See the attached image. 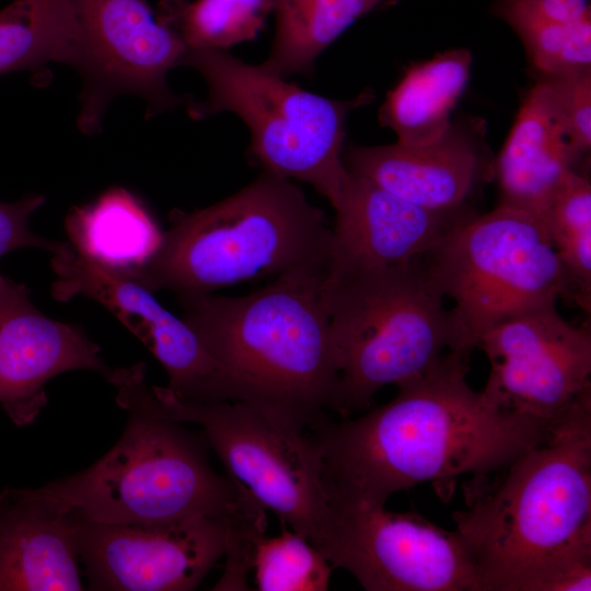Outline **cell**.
Returning a JSON list of instances; mask_svg holds the SVG:
<instances>
[{
	"label": "cell",
	"mask_w": 591,
	"mask_h": 591,
	"mask_svg": "<svg viewBox=\"0 0 591 591\" xmlns=\"http://www.w3.org/2000/svg\"><path fill=\"white\" fill-rule=\"evenodd\" d=\"M316 549L333 568L350 572L367 591H478L456 531L414 512L332 501Z\"/></svg>",
	"instance_id": "obj_12"
},
{
	"label": "cell",
	"mask_w": 591,
	"mask_h": 591,
	"mask_svg": "<svg viewBox=\"0 0 591 591\" xmlns=\"http://www.w3.org/2000/svg\"><path fill=\"white\" fill-rule=\"evenodd\" d=\"M101 348L78 325L38 310L30 289L10 279L0 291V405L20 427L47 404L45 384L71 370H89L106 381L113 370Z\"/></svg>",
	"instance_id": "obj_15"
},
{
	"label": "cell",
	"mask_w": 591,
	"mask_h": 591,
	"mask_svg": "<svg viewBox=\"0 0 591 591\" xmlns=\"http://www.w3.org/2000/svg\"><path fill=\"white\" fill-rule=\"evenodd\" d=\"M69 510L38 489L0 491V591H79Z\"/></svg>",
	"instance_id": "obj_18"
},
{
	"label": "cell",
	"mask_w": 591,
	"mask_h": 591,
	"mask_svg": "<svg viewBox=\"0 0 591 591\" xmlns=\"http://www.w3.org/2000/svg\"><path fill=\"white\" fill-rule=\"evenodd\" d=\"M107 382L128 415L119 440L84 471L38 491L99 522L213 518L225 525L227 549L254 547L267 529L266 509L239 482L212 468L202 430L192 431L158 408L146 363L113 368Z\"/></svg>",
	"instance_id": "obj_3"
},
{
	"label": "cell",
	"mask_w": 591,
	"mask_h": 591,
	"mask_svg": "<svg viewBox=\"0 0 591 591\" xmlns=\"http://www.w3.org/2000/svg\"><path fill=\"white\" fill-rule=\"evenodd\" d=\"M555 303L503 320L477 345L489 361L486 401L549 427L591 406L590 325L569 323Z\"/></svg>",
	"instance_id": "obj_10"
},
{
	"label": "cell",
	"mask_w": 591,
	"mask_h": 591,
	"mask_svg": "<svg viewBox=\"0 0 591 591\" xmlns=\"http://www.w3.org/2000/svg\"><path fill=\"white\" fill-rule=\"evenodd\" d=\"M449 310L459 349L470 355L482 336L525 310L571 301L568 274L543 220L499 204L448 232L421 257Z\"/></svg>",
	"instance_id": "obj_8"
},
{
	"label": "cell",
	"mask_w": 591,
	"mask_h": 591,
	"mask_svg": "<svg viewBox=\"0 0 591 591\" xmlns=\"http://www.w3.org/2000/svg\"><path fill=\"white\" fill-rule=\"evenodd\" d=\"M182 66L197 70L208 88L205 100L186 104L190 118L234 113L250 130L248 154L263 171L308 183L337 205L349 176L343 161L347 117L373 100L372 91L325 97L227 50L187 48Z\"/></svg>",
	"instance_id": "obj_7"
},
{
	"label": "cell",
	"mask_w": 591,
	"mask_h": 591,
	"mask_svg": "<svg viewBox=\"0 0 591 591\" xmlns=\"http://www.w3.org/2000/svg\"><path fill=\"white\" fill-rule=\"evenodd\" d=\"M80 42L74 0H14L0 10V74L73 67Z\"/></svg>",
	"instance_id": "obj_23"
},
{
	"label": "cell",
	"mask_w": 591,
	"mask_h": 591,
	"mask_svg": "<svg viewBox=\"0 0 591 591\" xmlns=\"http://www.w3.org/2000/svg\"><path fill=\"white\" fill-rule=\"evenodd\" d=\"M470 356L450 354L398 383L397 395L361 416H327L308 429L332 501L384 506L394 493L501 471L552 427L494 406L466 381Z\"/></svg>",
	"instance_id": "obj_1"
},
{
	"label": "cell",
	"mask_w": 591,
	"mask_h": 591,
	"mask_svg": "<svg viewBox=\"0 0 591 591\" xmlns=\"http://www.w3.org/2000/svg\"><path fill=\"white\" fill-rule=\"evenodd\" d=\"M580 157L569 144L538 81L524 99L494 163L502 205L542 218L555 192Z\"/></svg>",
	"instance_id": "obj_19"
},
{
	"label": "cell",
	"mask_w": 591,
	"mask_h": 591,
	"mask_svg": "<svg viewBox=\"0 0 591 591\" xmlns=\"http://www.w3.org/2000/svg\"><path fill=\"white\" fill-rule=\"evenodd\" d=\"M502 471L453 514L478 591L591 590V406Z\"/></svg>",
	"instance_id": "obj_2"
},
{
	"label": "cell",
	"mask_w": 591,
	"mask_h": 591,
	"mask_svg": "<svg viewBox=\"0 0 591 591\" xmlns=\"http://www.w3.org/2000/svg\"><path fill=\"white\" fill-rule=\"evenodd\" d=\"M65 224L77 251L118 269L142 263L155 250L162 233L142 202L121 187L76 207Z\"/></svg>",
	"instance_id": "obj_21"
},
{
	"label": "cell",
	"mask_w": 591,
	"mask_h": 591,
	"mask_svg": "<svg viewBox=\"0 0 591 591\" xmlns=\"http://www.w3.org/2000/svg\"><path fill=\"white\" fill-rule=\"evenodd\" d=\"M69 511L90 590H194L225 553V525L213 518L106 523Z\"/></svg>",
	"instance_id": "obj_13"
},
{
	"label": "cell",
	"mask_w": 591,
	"mask_h": 591,
	"mask_svg": "<svg viewBox=\"0 0 591 591\" xmlns=\"http://www.w3.org/2000/svg\"><path fill=\"white\" fill-rule=\"evenodd\" d=\"M495 4L559 23L591 18L590 0H497Z\"/></svg>",
	"instance_id": "obj_30"
},
{
	"label": "cell",
	"mask_w": 591,
	"mask_h": 591,
	"mask_svg": "<svg viewBox=\"0 0 591 591\" xmlns=\"http://www.w3.org/2000/svg\"><path fill=\"white\" fill-rule=\"evenodd\" d=\"M326 269H293L243 296L176 297L217 367L224 401L299 431L334 412L338 366L323 298Z\"/></svg>",
	"instance_id": "obj_4"
},
{
	"label": "cell",
	"mask_w": 591,
	"mask_h": 591,
	"mask_svg": "<svg viewBox=\"0 0 591 591\" xmlns=\"http://www.w3.org/2000/svg\"><path fill=\"white\" fill-rule=\"evenodd\" d=\"M56 275L51 294L58 301L82 296L111 311L159 360L169 389L179 398L223 402L217 367L195 331L165 309L153 291L120 269L101 264L65 242L53 253Z\"/></svg>",
	"instance_id": "obj_14"
},
{
	"label": "cell",
	"mask_w": 591,
	"mask_h": 591,
	"mask_svg": "<svg viewBox=\"0 0 591 591\" xmlns=\"http://www.w3.org/2000/svg\"><path fill=\"white\" fill-rule=\"evenodd\" d=\"M568 274L571 301L591 311V184L578 171L561 182L542 218Z\"/></svg>",
	"instance_id": "obj_25"
},
{
	"label": "cell",
	"mask_w": 591,
	"mask_h": 591,
	"mask_svg": "<svg viewBox=\"0 0 591 591\" xmlns=\"http://www.w3.org/2000/svg\"><path fill=\"white\" fill-rule=\"evenodd\" d=\"M169 220L155 250L120 269L153 292L213 293L329 260L325 212L291 179L268 171L211 206L174 209Z\"/></svg>",
	"instance_id": "obj_5"
},
{
	"label": "cell",
	"mask_w": 591,
	"mask_h": 591,
	"mask_svg": "<svg viewBox=\"0 0 591 591\" xmlns=\"http://www.w3.org/2000/svg\"><path fill=\"white\" fill-rule=\"evenodd\" d=\"M523 43L541 76H560L591 70V18L559 23L495 4Z\"/></svg>",
	"instance_id": "obj_26"
},
{
	"label": "cell",
	"mask_w": 591,
	"mask_h": 591,
	"mask_svg": "<svg viewBox=\"0 0 591 591\" xmlns=\"http://www.w3.org/2000/svg\"><path fill=\"white\" fill-rule=\"evenodd\" d=\"M269 13L268 0H162L157 18L187 48L227 50L255 39Z\"/></svg>",
	"instance_id": "obj_24"
},
{
	"label": "cell",
	"mask_w": 591,
	"mask_h": 591,
	"mask_svg": "<svg viewBox=\"0 0 591 591\" xmlns=\"http://www.w3.org/2000/svg\"><path fill=\"white\" fill-rule=\"evenodd\" d=\"M158 408L172 419L198 425L227 475L315 548L332 515L322 463L308 431L285 427L232 401L194 402L167 386L151 385Z\"/></svg>",
	"instance_id": "obj_9"
},
{
	"label": "cell",
	"mask_w": 591,
	"mask_h": 591,
	"mask_svg": "<svg viewBox=\"0 0 591 591\" xmlns=\"http://www.w3.org/2000/svg\"><path fill=\"white\" fill-rule=\"evenodd\" d=\"M81 31L73 68L82 79L78 127L97 134L109 103L131 94L147 102V117L186 105L166 77L187 47L160 22L147 0H74Z\"/></svg>",
	"instance_id": "obj_11"
},
{
	"label": "cell",
	"mask_w": 591,
	"mask_h": 591,
	"mask_svg": "<svg viewBox=\"0 0 591 591\" xmlns=\"http://www.w3.org/2000/svg\"><path fill=\"white\" fill-rule=\"evenodd\" d=\"M276 30L260 63L282 78L311 77L318 56L355 21L386 0H268Z\"/></svg>",
	"instance_id": "obj_22"
},
{
	"label": "cell",
	"mask_w": 591,
	"mask_h": 591,
	"mask_svg": "<svg viewBox=\"0 0 591 591\" xmlns=\"http://www.w3.org/2000/svg\"><path fill=\"white\" fill-rule=\"evenodd\" d=\"M346 169L422 208L454 212L485 174H495L476 139L452 123L437 140L422 144L345 146Z\"/></svg>",
	"instance_id": "obj_17"
},
{
	"label": "cell",
	"mask_w": 591,
	"mask_h": 591,
	"mask_svg": "<svg viewBox=\"0 0 591 591\" xmlns=\"http://www.w3.org/2000/svg\"><path fill=\"white\" fill-rule=\"evenodd\" d=\"M45 200L43 195L27 194L12 202L0 201V259L20 248H40L53 254L62 247L65 242L40 236L30 228L32 215ZM7 278L0 273V287Z\"/></svg>",
	"instance_id": "obj_29"
},
{
	"label": "cell",
	"mask_w": 591,
	"mask_h": 591,
	"mask_svg": "<svg viewBox=\"0 0 591 591\" xmlns=\"http://www.w3.org/2000/svg\"><path fill=\"white\" fill-rule=\"evenodd\" d=\"M334 209L328 266L340 268L409 264L473 217L422 208L350 172Z\"/></svg>",
	"instance_id": "obj_16"
},
{
	"label": "cell",
	"mask_w": 591,
	"mask_h": 591,
	"mask_svg": "<svg viewBox=\"0 0 591 591\" xmlns=\"http://www.w3.org/2000/svg\"><path fill=\"white\" fill-rule=\"evenodd\" d=\"M472 60L470 50L459 48L409 67L381 105L380 124L404 144L440 138L452 125L451 113L467 84Z\"/></svg>",
	"instance_id": "obj_20"
},
{
	"label": "cell",
	"mask_w": 591,
	"mask_h": 591,
	"mask_svg": "<svg viewBox=\"0 0 591 591\" xmlns=\"http://www.w3.org/2000/svg\"><path fill=\"white\" fill-rule=\"evenodd\" d=\"M323 298L338 366L334 412L344 418L368 409L383 386L466 355L421 257L392 267L327 266Z\"/></svg>",
	"instance_id": "obj_6"
},
{
	"label": "cell",
	"mask_w": 591,
	"mask_h": 591,
	"mask_svg": "<svg viewBox=\"0 0 591 591\" xmlns=\"http://www.w3.org/2000/svg\"><path fill=\"white\" fill-rule=\"evenodd\" d=\"M540 81L556 121L582 158L591 148V70L543 76Z\"/></svg>",
	"instance_id": "obj_28"
},
{
	"label": "cell",
	"mask_w": 591,
	"mask_h": 591,
	"mask_svg": "<svg viewBox=\"0 0 591 591\" xmlns=\"http://www.w3.org/2000/svg\"><path fill=\"white\" fill-rule=\"evenodd\" d=\"M253 569L259 591H325L333 567L305 537L283 528L259 541Z\"/></svg>",
	"instance_id": "obj_27"
}]
</instances>
